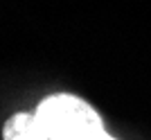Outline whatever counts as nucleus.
Returning <instances> with one entry per match:
<instances>
[{"label": "nucleus", "instance_id": "obj_3", "mask_svg": "<svg viewBox=\"0 0 151 140\" xmlns=\"http://www.w3.org/2000/svg\"><path fill=\"white\" fill-rule=\"evenodd\" d=\"M90 140H117V138H113V136H108L106 131H101V134H97V136H93Z\"/></svg>", "mask_w": 151, "mask_h": 140}, {"label": "nucleus", "instance_id": "obj_1", "mask_svg": "<svg viewBox=\"0 0 151 140\" xmlns=\"http://www.w3.org/2000/svg\"><path fill=\"white\" fill-rule=\"evenodd\" d=\"M34 115L47 140H90L104 131L97 108L72 93H57L41 100Z\"/></svg>", "mask_w": 151, "mask_h": 140}, {"label": "nucleus", "instance_id": "obj_2", "mask_svg": "<svg viewBox=\"0 0 151 140\" xmlns=\"http://www.w3.org/2000/svg\"><path fill=\"white\" fill-rule=\"evenodd\" d=\"M2 140H47L36 115L18 111L2 124Z\"/></svg>", "mask_w": 151, "mask_h": 140}]
</instances>
